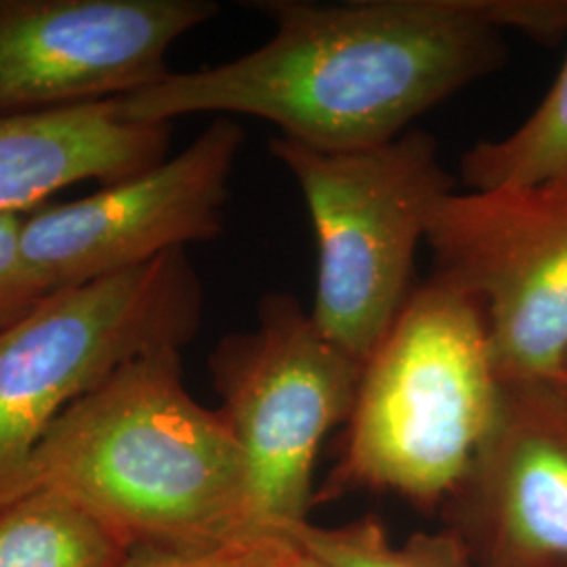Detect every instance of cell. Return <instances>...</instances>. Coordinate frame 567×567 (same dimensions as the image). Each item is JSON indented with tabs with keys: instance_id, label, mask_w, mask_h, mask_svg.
Returning <instances> with one entry per match:
<instances>
[{
	"instance_id": "cell-11",
	"label": "cell",
	"mask_w": 567,
	"mask_h": 567,
	"mask_svg": "<svg viewBox=\"0 0 567 567\" xmlns=\"http://www.w3.org/2000/svg\"><path fill=\"white\" fill-rule=\"evenodd\" d=\"M171 122L126 121L118 100L0 114V213L30 215L76 183L103 185L164 163Z\"/></svg>"
},
{
	"instance_id": "cell-15",
	"label": "cell",
	"mask_w": 567,
	"mask_h": 567,
	"mask_svg": "<svg viewBox=\"0 0 567 567\" xmlns=\"http://www.w3.org/2000/svg\"><path fill=\"white\" fill-rule=\"evenodd\" d=\"M292 540L284 536L238 538L194 548H128L121 567H278Z\"/></svg>"
},
{
	"instance_id": "cell-5",
	"label": "cell",
	"mask_w": 567,
	"mask_h": 567,
	"mask_svg": "<svg viewBox=\"0 0 567 567\" xmlns=\"http://www.w3.org/2000/svg\"><path fill=\"white\" fill-rule=\"evenodd\" d=\"M204 290L187 250L49 295L0 332V503L18 494L34 447L72 404L122 365L192 343Z\"/></svg>"
},
{
	"instance_id": "cell-7",
	"label": "cell",
	"mask_w": 567,
	"mask_h": 567,
	"mask_svg": "<svg viewBox=\"0 0 567 567\" xmlns=\"http://www.w3.org/2000/svg\"><path fill=\"white\" fill-rule=\"evenodd\" d=\"M433 274L482 305L503 385L561 381L567 183L454 192L426 227Z\"/></svg>"
},
{
	"instance_id": "cell-8",
	"label": "cell",
	"mask_w": 567,
	"mask_h": 567,
	"mask_svg": "<svg viewBox=\"0 0 567 567\" xmlns=\"http://www.w3.org/2000/svg\"><path fill=\"white\" fill-rule=\"evenodd\" d=\"M243 145V126L219 116L158 166L30 213L23 252L42 290L53 295L215 240Z\"/></svg>"
},
{
	"instance_id": "cell-1",
	"label": "cell",
	"mask_w": 567,
	"mask_h": 567,
	"mask_svg": "<svg viewBox=\"0 0 567 567\" xmlns=\"http://www.w3.org/2000/svg\"><path fill=\"white\" fill-rule=\"evenodd\" d=\"M271 39L118 100L126 121L250 116L320 152L379 147L508 61L505 30L567 32L564 0H252Z\"/></svg>"
},
{
	"instance_id": "cell-16",
	"label": "cell",
	"mask_w": 567,
	"mask_h": 567,
	"mask_svg": "<svg viewBox=\"0 0 567 567\" xmlns=\"http://www.w3.org/2000/svg\"><path fill=\"white\" fill-rule=\"evenodd\" d=\"M25 217L0 213V332L21 322L49 297L23 252Z\"/></svg>"
},
{
	"instance_id": "cell-2",
	"label": "cell",
	"mask_w": 567,
	"mask_h": 567,
	"mask_svg": "<svg viewBox=\"0 0 567 567\" xmlns=\"http://www.w3.org/2000/svg\"><path fill=\"white\" fill-rule=\"evenodd\" d=\"M32 487L60 492L128 548L259 538L246 529L243 450L187 391L177 349L122 365L60 414L18 494Z\"/></svg>"
},
{
	"instance_id": "cell-9",
	"label": "cell",
	"mask_w": 567,
	"mask_h": 567,
	"mask_svg": "<svg viewBox=\"0 0 567 567\" xmlns=\"http://www.w3.org/2000/svg\"><path fill=\"white\" fill-rule=\"evenodd\" d=\"M210 0H0V114L110 102L164 81Z\"/></svg>"
},
{
	"instance_id": "cell-10",
	"label": "cell",
	"mask_w": 567,
	"mask_h": 567,
	"mask_svg": "<svg viewBox=\"0 0 567 567\" xmlns=\"http://www.w3.org/2000/svg\"><path fill=\"white\" fill-rule=\"evenodd\" d=\"M480 567H567V383L503 385L494 426L440 508Z\"/></svg>"
},
{
	"instance_id": "cell-17",
	"label": "cell",
	"mask_w": 567,
	"mask_h": 567,
	"mask_svg": "<svg viewBox=\"0 0 567 567\" xmlns=\"http://www.w3.org/2000/svg\"><path fill=\"white\" fill-rule=\"evenodd\" d=\"M278 567H328L326 564H322L320 559H316V557H311L309 553H305L301 548L297 547L295 543H292V548H290V553L286 555L282 559V564Z\"/></svg>"
},
{
	"instance_id": "cell-6",
	"label": "cell",
	"mask_w": 567,
	"mask_h": 567,
	"mask_svg": "<svg viewBox=\"0 0 567 567\" xmlns=\"http://www.w3.org/2000/svg\"><path fill=\"white\" fill-rule=\"evenodd\" d=\"M208 370L243 450L246 529L286 538L307 522L320 447L349 421L364 365L326 341L295 295L267 292L255 328L215 344Z\"/></svg>"
},
{
	"instance_id": "cell-3",
	"label": "cell",
	"mask_w": 567,
	"mask_h": 567,
	"mask_svg": "<svg viewBox=\"0 0 567 567\" xmlns=\"http://www.w3.org/2000/svg\"><path fill=\"white\" fill-rule=\"evenodd\" d=\"M501 393L482 305L433 274L365 360L326 496L368 489L444 507L494 426Z\"/></svg>"
},
{
	"instance_id": "cell-14",
	"label": "cell",
	"mask_w": 567,
	"mask_h": 567,
	"mask_svg": "<svg viewBox=\"0 0 567 567\" xmlns=\"http://www.w3.org/2000/svg\"><path fill=\"white\" fill-rule=\"evenodd\" d=\"M286 538L328 567H480L446 527L395 545L374 517L343 526H316L307 519Z\"/></svg>"
},
{
	"instance_id": "cell-12",
	"label": "cell",
	"mask_w": 567,
	"mask_h": 567,
	"mask_svg": "<svg viewBox=\"0 0 567 567\" xmlns=\"http://www.w3.org/2000/svg\"><path fill=\"white\" fill-rule=\"evenodd\" d=\"M128 547L47 487L0 503V567H121Z\"/></svg>"
},
{
	"instance_id": "cell-18",
	"label": "cell",
	"mask_w": 567,
	"mask_h": 567,
	"mask_svg": "<svg viewBox=\"0 0 567 567\" xmlns=\"http://www.w3.org/2000/svg\"><path fill=\"white\" fill-rule=\"evenodd\" d=\"M561 381H566L567 383V362H566V370H564V379Z\"/></svg>"
},
{
	"instance_id": "cell-4",
	"label": "cell",
	"mask_w": 567,
	"mask_h": 567,
	"mask_svg": "<svg viewBox=\"0 0 567 567\" xmlns=\"http://www.w3.org/2000/svg\"><path fill=\"white\" fill-rule=\"evenodd\" d=\"M269 154L292 175L316 236L311 320L365 364L414 290V257L433 210L458 179L423 128L358 152H320L286 137Z\"/></svg>"
},
{
	"instance_id": "cell-13",
	"label": "cell",
	"mask_w": 567,
	"mask_h": 567,
	"mask_svg": "<svg viewBox=\"0 0 567 567\" xmlns=\"http://www.w3.org/2000/svg\"><path fill=\"white\" fill-rule=\"evenodd\" d=\"M458 175L468 189L567 183V55L538 107L505 137L473 143Z\"/></svg>"
}]
</instances>
